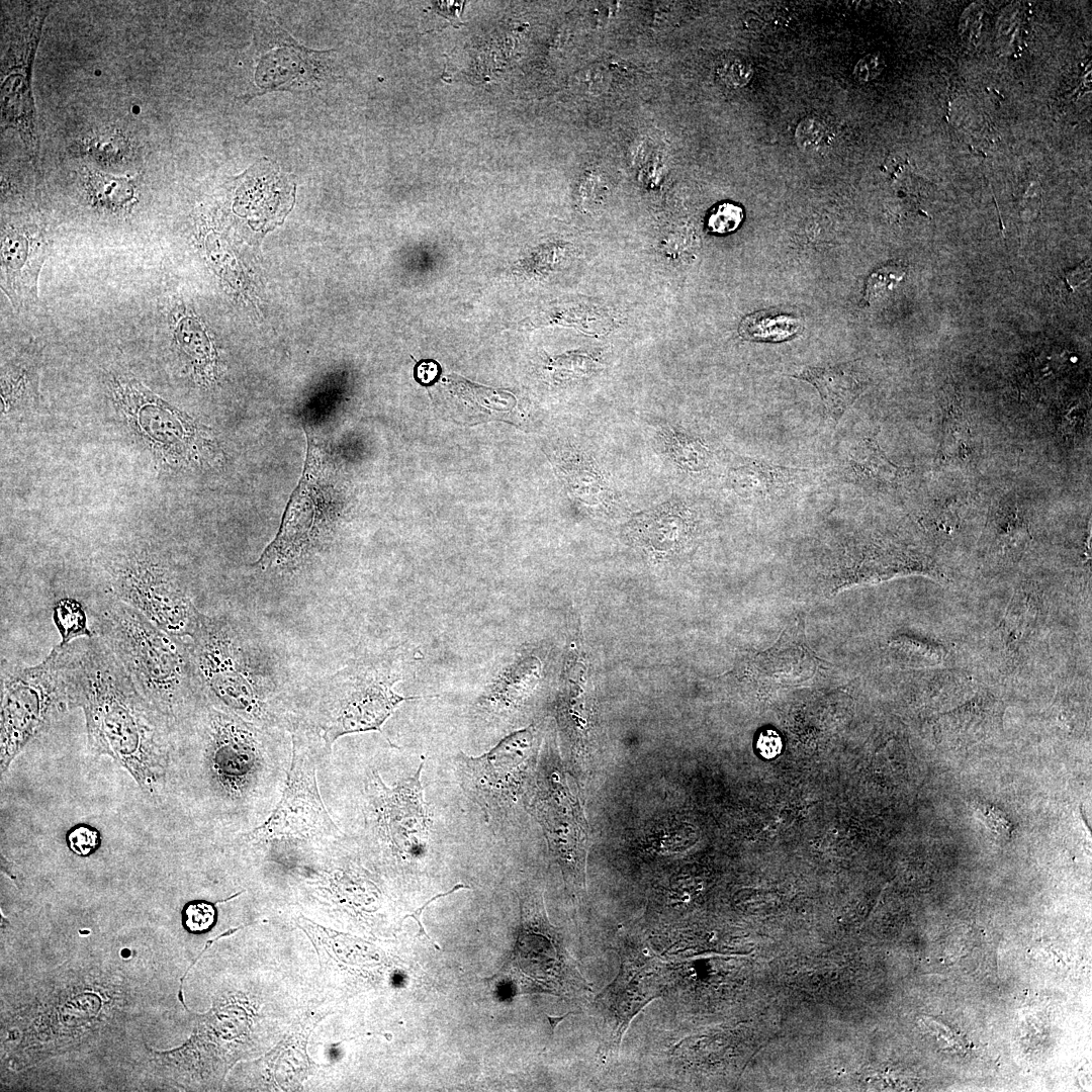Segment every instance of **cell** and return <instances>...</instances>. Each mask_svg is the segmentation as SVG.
I'll return each instance as SVG.
<instances>
[{"label":"cell","instance_id":"obj_6","mask_svg":"<svg viewBox=\"0 0 1092 1092\" xmlns=\"http://www.w3.org/2000/svg\"><path fill=\"white\" fill-rule=\"evenodd\" d=\"M189 642L208 705L244 720H263L264 701L235 627L226 620L201 614Z\"/></svg>","mask_w":1092,"mask_h":1092},{"label":"cell","instance_id":"obj_27","mask_svg":"<svg viewBox=\"0 0 1092 1092\" xmlns=\"http://www.w3.org/2000/svg\"><path fill=\"white\" fill-rule=\"evenodd\" d=\"M743 219V210L740 206L723 202L715 206L708 217V229L716 235H725L734 232Z\"/></svg>","mask_w":1092,"mask_h":1092},{"label":"cell","instance_id":"obj_34","mask_svg":"<svg viewBox=\"0 0 1092 1092\" xmlns=\"http://www.w3.org/2000/svg\"><path fill=\"white\" fill-rule=\"evenodd\" d=\"M440 373L439 364L433 360H424L416 367L417 380L424 385L434 382Z\"/></svg>","mask_w":1092,"mask_h":1092},{"label":"cell","instance_id":"obj_12","mask_svg":"<svg viewBox=\"0 0 1092 1092\" xmlns=\"http://www.w3.org/2000/svg\"><path fill=\"white\" fill-rule=\"evenodd\" d=\"M621 968L615 980L597 997L604 1008L609 1029L605 1053L616 1054L623 1034L634 1016L651 1000L660 996L655 961L621 956Z\"/></svg>","mask_w":1092,"mask_h":1092},{"label":"cell","instance_id":"obj_29","mask_svg":"<svg viewBox=\"0 0 1092 1092\" xmlns=\"http://www.w3.org/2000/svg\"><path fill=\"white\" fill-rule=\"evenodd\" d=\"M827 138V127L817 118L802 120L796 129L795 140L803 151H816Z\"/></svg>","mask_w":1092,"mask_h":1092},{"label":"cell","instance_id":"obj_17","mask_svg":"<svg viewBox=\"0 0 1092 1092\" xmlns=\"http://www.w3.org/2000/svg\"><path fill=\"white\" fill-rule=\"evenodd\" d=\"M794 377L812 384L830 419L837 423L863 390L866 383L849 364L808 367Z\"/></svg>","mask_w":1092,"mask_h":1092},{"label":"cell","instance_id":"obj_32","mask_svg":"<svg viewBox=\"0 0 1092 1092\" xmlns=\"http://www.w3.org/2000/svg\"><path fill=\"white\" fill-rule=\"evenodd\" d=\"M756 748L764 758H774L782 750V739L779 733L772 729L760 732L756 741Z\"/></svg>","mask_w":1092,"mask_h":1092},{"label":"cell","instance_id":"obj_21","mask_svg":"<svg viewBox=\"0 0 1092 1092\" xmlns=\"http://www.w3.org/2000/svg\"><path fill=\"white\" fill-rule=\"evenodd\" d=\"M87 187L95 204L111 210L126 206L133 200L135 193L133 179L96 170L88 171Z\"/></svg>","mask_w":1092,"mask_h":1092},{"label":"cell","instance_id":"obj_13","mask_svg":"<svg viewBox=\"0 0 1092 1092\" xmlns=\"http://www.w3.org/2000/svg\"><path fill=\"white\" fill-rule=\"evenodd\" d=\"M308 438V450L299 485L294 490L286 513L275 540L262 554L258 564L267 567L272 563H280L292 559L293 555L302 552L316 523L322 522L323 494L316 485V468L318 458L315 446Z\"/></svg>","mask_w":1092,"mask_h":1092},{"label":"cell","instance_id":"obj_15","mask_svg":"<svg viewBox=\"0 0 1092 1092\" xmlns=\"http://www.w3.org/2000/svg\"><path fill=\"white\" fill-rule=\"evenodd\" d=\"M1002 716L999 701L988 696L977 697L940 715L934 723L935 736L939 742L950 746H970L998 732Z\"/></svg>","mask_w":1092,"mask_h":1092},{"label":"cell","instance_id":"obj_2","mask_svg":"<svg viewBox=\"0 0 1092 1092\" xmlns=\"http://www.w3.org/2000/svg\"><path fill=\"white\" fill-rule=\"evenodd\" d=\"M93 631L139 692L177 727L208 705L190 642L172 635L126 604L107 596L91 610Z\"/></svg>","mask_w":1092,"mask_h":1092},{"label":"cell","instance_id":"obj_8","mask_svg":"<svg viewBox=\"0 0 1092 1092\" xmlns=\"http://www.w3.org/2000/svg\"><path fill=\"white\" fill-rule=\"evenodd\" d=\"M539 772L531 796L533 814L542 826L549 850L564 880L575 892L585 889L586 825L559 766Z\"/></svg>","mask_w":1092,"mask_h":1092},{"label":"cell","instance_id":"obj_36","mask_svg":"<svg viewBox=\"0 0 1092 1092\" xmlns=\"http://www.w3.org/2000/svg\"><path fill=\"white\" fill-rule=\"evenodd\" d=\"M568 1014H570V1013H567L566 1015H564L562 1017H552V1016L547 1015V1018H548V1020L550 1022V1025H551V1033L554 1032V1029H555L557 1023L559 1021H561L562 1019H564Z\"/></svg>","mask_w":1092,"mask_h":1092},{"label":"cell","instance_id":"obj_30","mask_svg":"<svg viewBox=\"0 0 1092 1092\" xmlns=\"http://www.w3.org/2000/svg\"><path fill=\"white\" fill-rule=\"evenodd\" d=\"M752 73L751 66L738 57H729L723 60L718 67L721 80L731 87L744 86L751 79Z\"/></svg>","mask_w":1092,"mask_h":1092},{"label":"cell","instance_id":"obj_35","mask_svg":"<svg viewBox=\"0 0 1092 1092\" xmlns=\"http://www.w3.org/2000/svg\"><path fill=\"white\" fill-rule=\"evenodd\" d=\"M1090 276V264L1082 263L1066 275V281L1070 288H1075L1084 283Z\"/></svg>","mask_w":1092,"mask_h":1092},{"label":"cell","instance_id":"obj_16","mask_svg":"<svg viewBox=\"0 0 1092 1092\" xmlns=\"http://www.w3.org/2000/svg\"><path fill=\"white\" fill-rule=\"evenodd\" d=\"M289 40L288 37L286 46L270 50L259 60L255 82L262 92L288 90L315 81L318 66L315 59L321 57L320 52L308 51Z\"/></svg>","mask_w":1092,"mask_h":1092},{"label":"cell","instance_id":"obj_7","mask_svg":"<svg viewBox=\"0 0 1092 1092\" xmlns=\"http://www.w3.org/2000/svg\"><path fill=\"white\" fill-rule=\"evenodd\" d=\"M538 747L537 731L529 727L506 736L482 755L459 752L455 757L462 790L488 822L499 823L533 791L531 777Z\"/></svg>","mask_w":1092,"mask_h":1092},{"label":"cell","instance_id":"obj_14","mask_svg":"<svg viewBox=\"0 0 1092 1092\" xmlns=\"http://www.w3.org/2000/svg\"><path fill=\"white\" fill-rule=\"evenodd\" d=\"M48 243L29 228H6L1 236V287L20 308L37 299V281L48 254Z\"/></svg>","mask_w":1092,"mask_h":1092},{"label":"cell","instance_id":"obj_22","mask_svg":"<svg viewBox=\"0 0 1092 1092\" xmlns=\"http://www.w3.org/2000/svg\"><path fill=\"white\" fill-rule=\"evenodd\" d=\"M53 621L61 636L60 644L95 636L88 625L85 608L74 598H63L55 603Z\"/></svg>","mask_w":1092,"mask_h":1092},{"label":"cell","instance_id":"obj_19","mask_svg":"<svg viewBox=\"0 0 1092 1092\" xmlns=\"http://www.w3.org/2000/svg\"><path fill=\"white\" fill-rule=\"evenodd\" d=\"M1040 607L1037 589L1021 587L1014 593L1001 624L1006 645L1015 649L1031 637L1038 624Z\"/></svg>","mask_w":1092,"mask_h":1092},{"label":"cell","instance_id":"obj_25","mask_svg":"<svg viewBox=\"0 0 1092 1092\" xmlns=\"http://www.w3.org/2000/svg\"><path fill=\"white\" fill-rule=\"evenodd\" d=\"M971 806L977 817L997 840L1007 841L1011 838L1014 825L1002 809L983 801H973Z\"/></svg>","mask_w":1092,"mask_h":1092},{"label":"cell","instance_id":"obj_26","mask_svg":"<svg viewBox=\"0 0 1092 1092\" xmlns=\"http://www.w3.org/2000/svg\"><path fill=\"white\" fill-rule=\"evenodd\" d=\"M101 841L100 831L86 823L76 824L66 833L68 848L83 857L93 854L100 847Z\"/></svg>","mask_w":1092,"mask_h":1092},{"label":"cell","instance_id":"obj_28","mask_svg":"<svg viewBox=\"0 0 1092 1092\" xmlns=\"http://www.w3.org/2000/svg\"><path fill=\"white\" fill-rule=\"evenodd\" d=\"M184 925L191 932L209 930L215 922L216 911L213 904L194 901L184 908Z\"/></svg>","mask_w":1092,"mask_h":1092},{"label":"cell","instance_id":"obj_9","mask_svg":"<svg viewBox=\"0 0 1092 1092\" xmlns=\"http://www.w3.org/2000/svg\"><path fill=\"white\" fill-rule=\"evenodd\" d=\"M341 834L321 798L313 753L293 736V754L281 800L270 817L246 834L247 841L315 839Z\"/></svg>","mask_w":1092,"mask_h":1092},{"label":"cell","instance_id":"obj_23","mask_svg":"<svg viewBox=\"0 0 1092 1092\" xmlns=\"http://www.w3.org/2000/svg\"><path fill=\"white\" fill-rule=\"evenodd\" d=\"M663 438L667 451L679 466L699 471L708 465L711 454L701 440L672 430L664 431Z\"/></svg>","mask_w":1092,"mask_h":1092},{"label":"cell","instance_id":"obj_20","mask_svg":"<svg viewBox=\"0 0 1092 1092\" xmlns=\"http://www.w3.org/2000/svg\"><path fill=\"white\" fill-rule=\"evenodd\" d=\"M801 318L778 309L756 311L746 315L739 325L740 336L748 341L782 342L802 330Z\"/></svg>","mask_w":1092,"mask_h":1092},{"label":"cell","instance_id":"obj_3","mask_svg":"<svg viewBox=\"0 0 1092 1092\" xmlns=\"http://www.w3.org/2000/svg\"><path fill=\"white\" fill-rule=\"evenodd\" d=\"M107 596L135 609L164 631L191 638L200 622L184 583L169 561L149 546H130L102 562Z\"/></svg>","mask_w":1092,"mask_h":1092},{"label":"cell","instance_id":"obj_1","mask_svg":"<svg viewBox=\"0 0 1092 1092\" xmlns=\"http://www.w3.org/2000/svg\"><path fill=\"white\" fill-rule=\"evenodd\" d=\"M62 645L71 708L84 713L88 748L111 757L146 795L157 797L177 726L144 698L98 636Z\"/></svg>","mask_w":1092,"mask_h":1092},{"label":"cell","instance_id":"obj_11","mask_svg":"<svg viewBox=\"0 0 1092 1092\" xmlns=\"http://www.w3.org/2000/svg\"><path fill=\"white\" fill-rule=\"evenodd\" d=\"M425 759L415 774L388 787L374 774L370 787L373 824L379 839L400 859L413 861L428 851L431 823L424 800L422 772Z\"/></svg>","mask_w":1092,"mask_h":1092},{"label":"cell","instance_id":"obj_31","mask_svg":"<svg viewBox=\"0 0 1092 1092\" xmlns=\"http://www.w3.org/2000/svg\"><path fill=\"white\" fill-rule=\"evenodd\" d=\"M883 68V62L877 55H868L860 59L853 70L854 78L859 82L874 79Z\"/></svg>","mask_w":1092,"mask_h":1092},{"label":"cell","instance_id":"obj_5","mask_svg":"<svg viewBox=\"0 0 1092 1092\" xmlns=\"http://www.w3.org/2000/svg\"><path fill=\"white\" fill-rule=\"evenodd\" d=\"M401 678L386 659H360L334 674L323 699L321 735L330 749L340 737L366 731H379L395 709L405 701L394 690Z\"/></svg>","mask_w":1092,"mask_h":1092},{"label":"cell","instance_id":"obj_4","mask_svg":"<svg viewBox=\"0 0 1092 1092\" xmlns=\"http://www.w3.org/2000/svg\"><path fill=\"white\" fill-rule=\"evenodd\" d=\"M70 710L64 645H55L46 658L32 666L2 659L1 774L8 769L27 744Z\"/></svg>","mask_w":1092,"mask_h":1092},{"label":"cell","instance_id":"obj_10","mask_svg":"<svg viewBox=\"0 0 1092 1092\" xmlns=\"http://www.w3.org/2000/svg\"><path fill=\"white\" fill-rule=\"evenodd\" d=\"M50 5L34 3L11 32L1 66V125L16 130L31 159L38 158L39 140L31 92V71Z\"/></svg>","mask_w":1092,"mask_h":1092},{"label":"cell","instance_id":"obj_18","mask_svg":"<svg viewBox=\"0 0 1092 1092\" xmlns=\"http://www.w3.org/2000/svg\"><path fill=\"white\" fill-rule=\"evenodd\" d=\"M803 470L747 459L729 471V482L743 498L766 502L780 497L792 487Z\"/></svg>","mask_w":1092,"mask_h":1092},{"label":"cell","instance_id":"obj_33","mask_svg":"<svg viewBox=\"0 0 1092 1092\" xmlns=\"http://www.w3.org/2000/svg\"><path fill=\"white\" fill-rule=\"evenodd\" d=\"M462 889H469V887H468V886H465V885H463V884H457V885H455V886H454V887H453L452 889H450L449 891H447V892H445V893H440V894H437L436 896L432 897V898H431V899H430L429 901H427V902H426V903H425V904H424V905H423L422 907H420V908H418L417 910L413 911L412 913H410V914L405 915V916H404V917L402 918V920H404V919H406V918H408V917H412V918H414V919H415V920H416V921L418 922V925H419V928H420V930H419V933H418V935H419V936H421V937H425V938H426V939H427V940L429 941V943H430V944H431V945H432V946H433L434 948H436L437 950H441V948H440V947L438 946V944H437V943H436V942H435V941H434L433 939H431V938H430V936H429V935L427 934V932H426V930H425V928H424V925H423V923H422V921H421V916H422V913H423L424 909H425L426 907H428V906H429V905H430V904H431L432 902H434L435 900H437V899H439V898H441V897H446V896H448V895H450V894H453L454 892H456V891H458V890H462Z\"/></svg>","mask_w":1092,"mask_h":1092},{"label":"cell","instance_id":"obj_24","mask_svg":"<svg viewBox=\"0 0 1092 1092\" xmlns=\"http://www.w3.org/2000/svg\"><path fill=\"white\" fill-rule=\"evenodd\" d=\"M906 270L902 265L889 264L874 271L866 282L864 299L868 303L885 297L903 279Z\"/></svg>","mask_w":1092,"mask_h":1092}]
</instances>
